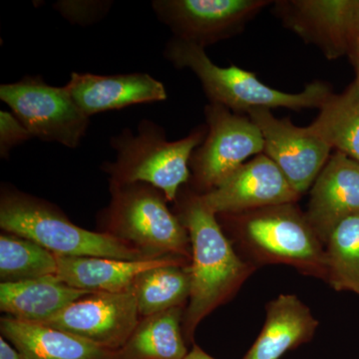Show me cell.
Returning <instances> with one entry per match:
<instances>
[{
  "mask_svg": "<svg viewBox=\"0 0 359 359\" xmlns=\"http://www.w3.org/2000/svg\"><path fill=\"white\" fill-rule=\"evenodd\" d=\"M185 359H216L203 351L198 344H193Z\"/></svg>",
  "mask_w": 359,
  "mask_h": 359,
  "instance_id": "29",
  "label": "cell"
},
{
  "mask_svg": "<svg viewBox=\"0 0 359 359\" xmlns=\"http://www.w3.org/2000/svg\"><path fill=\"white\" fill-rule=\"evenodd\" d=\"M56 276L66 285L90 292H120L131 289L137 276L148 269L188 259L169 256L124 261L109 257L56 256Z\"/></svg>",
  "mask_w": 359,
  "mask_h": 359,
  "instance_id": "17",
  "label": "cell"
},
{
  "mask_svg": "<svg viewBox=\"0 0 359 359\" xmlns=\"http://www.w3.org/2000/svg\"><path fill=\"white\" fill-rule=\"evenodd\" d=\"M0 359H26L22 353L9 344L4 337H0Z\"/></svg>",
  "mask_w": 359,
  "mask_h": 359,
  "instance_id": "27",
  "label": "cell"
},
{
  "mask_svg": "<svg viewBox=\"0 0 359 359\" xmlns=\"http://www.w3.org/2000/svg\"><path fill=\"white\" fill-rule=\"evenodd\" d=\"M208 132L190 161L191 189L204 195L216 188L252 156L264 150L263 134L249 116L218 104L205 108Z\"/></svg>",
  "mask_w": 359,
  "mask_h": 359,
  "instance_id": "7",
  "label": "cell"
},
{
  "mask_svg": "<svg viewBox=\"0 0 359 359\" xmlns=\"http://www.w3.org/2000/svg\"><path fill=\"white\" fill-rule=\"evenodd\" d=\"M0 228L32 240L56 256L124 261L156 259L107 233L88 231L73 224L55 205L11 186L1 188Z\"/></svg>",
  "mask_w": 359,
  "mask_h": 359,
  "instance_id": "3",
  "label": "cell"
},
{
  "mask_svg": "<svg viewBox=\"0 0 359 359\" xmlns=\"http://www.w3.org/2000/svg\"><path fill=\"white\" fill-rule=\"evenodd\" d=\"M109 184L111 200L99 212V231L154 257L191 259L188 231L162 191L146 183Z\"/></svg>",
  "mask_w": 359,
  "mask_h": 359,
  "instance_id": "6",
  "label": "cell"
},
{
  "mask_svg": "<svg viewBox=\"0 0 359 359\" xmlns=\"http://www.w3.org/2000/svg\"><path fill=\"white\" fill-rule=\"evenodd\" d=\"M218 219L231 242L256 268L257 264H287L325 282V244L295 203L218 215Z\"/></svg>",
  "mask_w": 359,
  "mask_h": 359,
  "instance_id": "2",
  "label": "cell"
},
{
  "mask_svg": "<svg viewBox=\"0 0 359 359\" xmlns=\"http://www.w3.org/2000/svg\"><path fill=\"white\" fill-rule=\"evenodd\" d=\"M140 318L136 297L130 289L91 292L40 325L65 330L116 353L126 344Z\"/></svg>",
  "mask_w": 359,
  "mask_h": 359,
  "instance_id": "10",
  "label": "cell"
},
{
  "mask_svg": "<svg viewBox=\"0 0 359 359\" xmlns=\"http://www.w3.org/2000/svg\"><path fill=\"white\" fill-rule=\"evenodd\" d=\"M185 308H175L140 318L115 359H185L189 353L183 332Z\"/></svg>",
  "mask_w": 359,
  "mask_h": 359,
  "instance_id": "20",
  "label": "cell"
},
{
  "mask_svg": "<svg viewBox=\"0 0 359 359\" xmlns=\"http://www.w3.org/2000/svg\"><path fill=\"white\" fill-rule=\"evenodd\" d=\"M56 255L32 240L14 233L0 235V280L15 283L56 276Z\"/></svg>",
  "mask_w": 359,
  "mask_h": 359,
  "instance_id": "24",
  "label": "cell"
},
{
  "mask_svg": "<svg viewBox=\"0 0 359 359\" xmlns=\"http://www.w3.org/2000/svg\"><path fill=\"white\" fill-rule=\"evenodd\" d=\"M0 332L26 359H115L114 351L77 335L8 316L0 320Z\"/></svg>",
  "mask_w": 359,
  "mask_h": 359,
  "instance_id": "18",
  "label": "cell"
},
{
  "mask_svg": "<svg viewBox=\"0 0 359 359\" xmlns=\"http://www.w3.org/2000/svg\"><path fill=\"white\" fill-rule=\"evenodd\" d=\"M207 124L197 127L185 138L168 141L157 123L142 120L136 133L126 128L112 137L114 161L101 169L109 175V183H146L159 189L168 202L174 203L180 191L190 182V161L207 135Z\"/></svg>",
  "mask_w": 359,
  "mask_h": 359,
  "instance_id": "4",
  "label": "cell"
},
{
  "mask_svg": "<svg viewBox=\"0 0 359 359\" xmlns=\"http://www.w3.org/2000/svg\"><path fill=\"white\" fill-rule=\"evenodd\" d=\"M318 325L311 309L297 295H278L266 304L263 330L243 359H280L309 344Z\"/></svg>",
  "mask_w": 359,
  "mask_h": 359,
  "instance_id": "16",
  "label": "cell"
},
{
  "mask_svg": "<svg viewBox=\"0 0 359 359\" xmlns=\"http://www.w3.org/2000/svg\"><path fill=\"white\" fill-rule=\"evenodd\" d=\"M304 214L325 245L340 222L359 215V163L337 151L330 156L311 187Z\"/></svg>",
  "mask_w": 359,
  "mask_h": 359,
  "instance_id": "14",
  "label": "cell"
},
{
  "mask_svg": "<svg viewBox=\"0 0 359 359\" xmlns=\"http://www.w3.org/2000/svg\"><path fill=\"white\" fill-rule=\"evenodd\" d=\"M332 149L359 163V87L355 82L340 94H332L309 125Z\"/></svg>",
  "mask_w": 359,
  "mask_h": 359,
  "instance_id": "22",
  "label": "cell"
},
{
  "mask_svg": "<svg viewBox=\"0 0 359 359\" xmlns=\"http://www.w3.org/2000/svg\"><path fill=\"white\" fill-rule=\"evenodd\" d=\"M91 294L61 282L56 276L0 283V311L14 320L44 323Z\"/></svg>",
  "mask_w": 359,
  "mask_h": 359,
  "instance_id": "19",
  "label": "cell"
},
{
  "mask_svg": "<svg viewBox=\"0 0 359 359\" xmlns=\"http://www.w3.org/2000/svg\"><path fill=\"white\" fill-rule=\"evenodd\" d=\"M356 0H292L276 2L285 25L328 59L349 55L356 40Z\"/></svg>",
  "mask_w": 359,
  "mask_h": 359,
  "instance_id": "13",
  "label": "cell"
},
{
  "mask_svg": "<svg viewBox=\"0 0 359 359\" xmlns=\"http://www.w3.org/2000/svg\"><path fill=\"white\" fill-rule=\"evenodd\" d=\"M355 32L356 39H359V0H356L355 6Z\"/></svg>",
  "mask_w": 359,
  "mask_h": 359,
  "instance_id": "30",
  "label": "cell"
},
{
  "mask_svg": "<svg viewBox=\"0 0 359 359\" xmlns=\"http://www.w3.org/2000/svg\"><path fill=\"white\" fill-rule=\"evenodd\" d=\"M190 261L156 266L137 276L132 285L140 318L185 308L191 294Z\"/></svg>",
  "mask_w": 359,
  "mask_h": 359,
  "instance_id": "21",
  "label": "cell"
},
{
  "mask_svg": "<svg viewBox=\"0 0 359 359\" xmlns=\"http://www.w3.org/2000/svg\"><path fill=\"white\" fill-rule=\"evenodd\" d=\"M202 198L218 216L292 204L301 196L275 163L266 154H259L236 169Z\"/></svg>",
  "mask_w": 359,
  "mask_h": 359,
  "instance_id": "12",
  "label": "cell"
},
{
  "mask_svg": "<svg viewBox=\"0 0 359 359\" xmlns=\"http://www.w3.org/2000/svg\"><path fill=\"white\" fill-rule=\"evenodd\" d=\"M0 99L33 138L77 148L83 140L90 117L78 107L65 86H51L40 76H26L0 85Z\"/></svg>",
  "mask_w": 359,
  "mask_h": 359,
  "instance_id": "8",
  "label": "cell"
},
{
  "mask_svg": "<svg viewBox=\"0 0 359 359\" xmlns=\"http://www.w3.org/2000/svg\"><path fill=\"white\" fill-rule=\"evenodd\" d=\"M113 4L107 0H60L53 8L72 25L88 26L102 20Z\"/></svg>",
  "mask_w": 359,
  "mask_h": 359,
  "instance_id": "25",
  "label": "cell"
},
{
  "mask_svg": "<svg viewBox=\"0 0 359 359\" xmlns=\"http://www.w3.org/2000/svg\"><path fill=\"white\" fill-rule=\"evenodd\" d=\"M269 4L264 0H155L152 7L174 37L205 48L237 34Z\"/></svg>",
  "mask_w": 359,
  "mask_h": 359,
  "instance_id": "9",
  "label": "cell"
},
{
  "mask_svg": "<svg viewBox=\"0 0 359 359\" xmlns=\"http://www.w3.org/2000/svg\"><path fill=\"white\" fill-rule=\"evenodd\" d=\"M29 133L20 120L8 111H0V157L7 159L11 151L21 144L32 140Z\"/></svg>",
  "mask_w": 359,
  "mask_h": 359,
  "instance_id": "26",
  "label": "cell"
},
{
  "mask_svg": "<svg viewBox=\"0 0 359 359\" xmlns=\"http://www.w3.org/2000/svg\"><path fill=\"white\" fill-rule=\"evenodd\" d=\"M248 116L263 134L264 154L295 192L299 196L306 193L330 159L332 147L311 127L301 128L289 119H278L271 110H252Z\"/></svg>",
  "mask_w": 359,
  "mask_h": 359,
  "instance_id": "11",
  "label": "cell"
},
{
  "mask_svg": "<svg viewBox=\"0 0 359 359\" xmlns=\"http://www.w3.org/2000/svg\"><path fill=\"white\" fill-rule=\"evenodd\" d=\"M325 247V283L337 292L359 295V215L340 222Z\"/></svg>",
  "mask_w": 359,
  "mask_h": 359,
  "instance_id": "23",
  "label": "cell"
},
{
  "mask_svg": "<svg viewBox=\"0 0 359 359\" xmlns=\"http://www.w3.org/2000/svg\"><path fill=\"white\" fill-rule=\"evenodd\" d=\"M164 56L175 67L188 68L195 73L210 103L224 106L238 114L273 108L321 109L332 95L330 86L320 81L306 85L299 93L271 88L250 71L238 66L215 65L205 48L174 36L165 46Z\"/></svg>",
  "mask_w": 359,
  "mask_h": 359,
  "instance_id": "5",
  "label": "cell"
},
{
  "mask_svg": "<svg viewBox=\"0 0 359 359\" xmlns=\"http://www.w3.org/2000/svg\"><path fill=\"white\" fill-rule=\"evenodd\" d=\"M174 204V212L191 241V294L183 332L187 344L193 346L201 321L231 301L256 266L238 256L218 216L205 205L201 194L182 188Z\"/></svg>",
  "mask_w": 359,
  "mask_h": 359,
  "instance_id": "1",
  "label": "cell"
},
{
  "mask_svg": "<svg viewBox=\"0 0 359 359\" xmlns=\"http://www.w3.org/2000/svg\"><path fill=\"white\" fill-rule=\"evenodd\" d=\"M65 87L88 117L137 104L162 102L168 98L165 85L147 73L97 75L73 72Z\"/></svg>",
  "mask_w": 359,
  "mask_h": 359,
  "instance_id": "15",
  "label": "cell"
},
{
  "mask_svg": "<svg viewBox=\"0 0 359 359\" xmlns=\"http://www.w3.org/2000/svg\"><path fill=\"white\" fill-rule=\"evenodd\" d=\"M348 56L351 57V61H353L354 68H355L356 78L354 82L359 87V39H356V41L354 42L353 49H351Z\"/></svg>",
  "mask_w": 359,
  "mask_h": 359,
  "instance_id": "28",
  "label": "cell"
}]
</instances>
